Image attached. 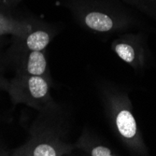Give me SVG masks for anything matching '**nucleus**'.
Instances as JSON below:
<instances>
[{"label": "nucleus", "instance_id": "f257e3e1", "mask_svg": "<svg viewBox=\"0 0 156 156\" xmlns=\"http://www.w3.org/2000/svg\"><path fill=\"white\" fill-rule=\"evenodd\" d=\"M25 142L10 151L14 156H65L74 151L69 138L67 110L54 100L37 111Z\"/></svg>", "mask_w": 156, "mask_h": 156}, {"label": "nucleus", "instance_id": "f03ea898", "mask_svg": "<svg viewBox=\"0 0 156 156\" xmlns=\"http://www.w3.org/2000/svg\"><path fill=\"white\" fill-rule=\"evenodd\" d=\"M63 4L71 12L75 22L91 32L106 34L127 23L121 12L108 9L99 0H65Z\"/></svg>", "mask_w": 156, "mask_h": 156}, {"label": "nucleus", "instance_id": "7ed1b4c3", "mask_svg": "<svg viewBox=\"0 0 156 156\" xmlns=\"http://www.w3.org/2000/svg\"><path fill=\"white\" fill-rule=\"evenodd\" d=\"M51 85L52 80L45 77L16 73L9 80L7 92L14 105H25L39 111L54 100Z\"/></svg>", "mask_w": 156, "mask_h": 156}, {"label": "nucleus", "instance_id": "20e7f679", "mask_svg": "<svg viewBox=\"0 0 156 156\" xmlns=\"http://www.w3.org/2000/svg\"><path fill=\"white\" fill-rule=\"evenodd\" d=\"M32 27L29 32L19 37L12 36L9 51H45L57 34L56 28L47 23L31 20Z\"/></svg>", "mask_w": 156, "mask_h": 156}, {"label": "nucleus", "instance_id": "39448f33", "mask_svg": "<svg viewBox=\"0 0 156 156\" xmlns=\"http://www.w3.org/2000/svg\"><path fill=\"white\" fill-rule=\"evenodd\" d=\"M8 57L16 73L42 76L52 80L45 51H9Z\"/></svg>", "mask_w": 156, "mask_h": 156}, {"label": "nucleus", "instance_id": "423d86ee", "mask_svg": "<svg viewBox=\"0 0 156 156\" xmlns=\"http://www.w3.org/2000/svg\"><path fill=\"white\" fill-rule=\"evenodd\" d=\"M117 112L115 113L113 120L117 132L126 141H133L136 142L137 139V125L136 119L132 114L131 110L128 108H117Z\"/></svg>", "mask_w": 156, "mask_h": 156}, {"label": "nucleus", "instance_id": "0eeeda50", "mask_svg": "<svg viewBox=\"0 0 156 156\" xmlns=\"http://www.w3.org/2000/svg\"><path fill=\"white\" fill-rule=\"evenodd\" d=\"M32 27L31 20H20L13 17L7 11V9L0 7V37L11 36H23L29 32Z\"/></svg>", "mask_w": 156, "mask_h": 156}, {"label": "nucleus", "instance_id": "6e6552de", "mask_svg": "<svg viewBox=\"0 0 156 156\" xmlns=\"http://www.w3.org/2000/svg\"><path fill=\"white\" fill-rule=\"evenodd\" d=\"M75 150L83 151L91 156H111L114 155L110 148L99 144L97 139L90 131H83L74 143Z\"/></svg>", "mask_w": 156, "mask_h": 156}, {"label": "nucleus", "instance_id": "1a4fd4ad", "mask_svg": "<svg viewBox=\"0 0 156 156\" xmlns=\"http://www.w3.org/2000/svg\"><path fill=\"white\" fill-rule=\"evenodd\" d=\"M135 40H119L114 44V51L119 57L127 64L135 65L138 61L137 48L135 45Z\"/></svg>", "mask_w": 156, "mask_h": 156}, {"label": "nucleus", "instance_id": "9d476101", "mask_svg": "<svg viewBox=\"0 0 156 156\" xmlns=\"http://www.w3.org/2000/svg\"><path fill=\"white\" fill-rule=\"evenodd\" d=\"M127 1L132 2L140 8H146L149 9L156 8V0H127Z\"/></svg>", "mask_w": 156, "mask_h": 156}, {"label": "nucleus", "instance_id": "9b49d317", "mask_svg": "<svg viewBox=\"0 0 156 156\" xmlns=\"http://www.w3.org/2000/svg\"><path fill=\"white\" fill-rule=\"evenodd\" d=\"M21 1H23V0H1L0 1V7L9 9L10 8L17 6Z\"/></svg>", "mask_w": 156, "mask_h": 156}, {"label": "nucleus", "instance_id": "f8f14e48", "mask_svg": "<svg viewBox=\"0 0 156 156\" xmlns=\"http://www.w3.org/2000/svg\"><path fill=\"white\" fill-rule=\"evenodd\" d=\"M9 80H8L7 78H5L1 73H0V93L8 90V86H9Z\"/></svg>", "mask_w": 156, "mask_h": 156}, {"label": "nucleus", "instance_id": "ddd939ff", "mask_svg": "<svg viewBox=\"0 0 156 156\" xmlns=\"http://www.w3.org/2000/svg\"><path fill=\"white\" fill-rule=\"evenodd\" d=\"M10 154V151H9L5 147L4 145H2L0 143V156H4V155H9Z\"/></svg>", "mask_w": 156, "mask_h": 156}, {"label": "nucleus", "instance_id": "4468645a", "mask_svg": "<svg viewBox=\"0 0 156 156\" xmlns=\"http://www.w3.org/2000/svg\"><path fill=\"white\" fill-rule=\"evenodd\" d=\"M1 42H2V41H1V38H0V44H1Z\"/></svg>", "mask_w": 156, "mask_h": 156}]
</instances>
